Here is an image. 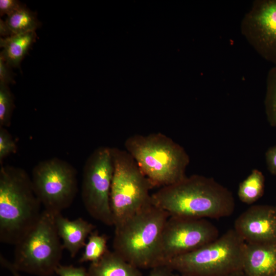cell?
<instances>
[{
  "mask_svg": "<svg viewBox=\"0 0 276 276\" xmlns=\"http://www.w3.org/2000/svg\"><path fill=\"white\" fill-rule=\"evenodd\" d=\"M151 202L170 216L191 218L228 217L235 207L231 191L212 177L197 174L161 187L151 194Z\"/></svg>",
  "mask_w": 276,
  "mask_h": 276,
  "instance_id": "1",
  "label": "cell"
},
{
  "mask_svg": "<svg viewBox=\"0 0 276 276\" xmlns=\"http://www.w3.org/2000/svg\"><path fill=\"white\" fill-rule=\"evenodd\" d=\"M31 177L23 169H0V241L15 245L36 224L42 211Z\"/></svg>",
  "mask_w": 276,
  "mask_h": 276,
  "instance_id": "2",
  "label": "cell"
},
{
  "mask_svg": "<svg viewBox=\"0 0 276 276\" xmlns=\"http://www.w3.org/2000/svg\"><path fill=\"white\" fill-rule=\"evenodd\" d=\"M124 145L153 188L172 185L187 176L190 157L183 147L166 135L134 134Z\"/></svg>",
  "mask_w": 276,
  "mask_h": 276,
  "instance_id": "3",
  "label": "cell"
},
{
  "mask_svg": "<svg viewBox=\"0 0 276 276\" xmlns=\"http://www.w3.org/2000/svg\"><path fill=\"white\" fill-rule=\"evenodd\" d=\"M169 215L152 204L114 226L113 251L140 268L157 266L162 232Z\"/></svg>",
  "mask_w": 276,
  "mask_h": 276,
  "instance_id": "4",
  "label": "cell"
},
{
  "mask_svg": "<svg viewBox=\"0 0 276 276\" xmlns=\"http://www.w3.org/2000/svg\"><path fill=\"white\" fill-rule=\"evenodd\" d=\"M245 242L233 228L191 252L162 265L189 276H226L242 270Z\"/></svg>",
  "mask_w": 276,
  "mask_h": 276,
  "instance_id": "5",
  "label": "cell"
},
{
  "mask_svg": "<svg viewBox=\"0 0 276 276\" xmlns=\"http://www.w3.org/2000/svg\"><path fill=\"white\" fill-rule=\"evenodd\" d=\"M14 246L13 265L18 271L37 276L55 273L64 248L54 215L43 210L36 224Z\"/></svg>",
  "mask_w": 276,
  "mask_h": 276,
  "instance_id": "6",
  "label": "cell"
},
{
  "mask_svg": "<svg viewBox=\"0 0 276 276\" xmlns=\"http://www.w3.org/2000/svg\"><path fill=\"white\" fill-rule=\"evenodd\" d=\"M113 165L110 203L113 226L152 204L153 187L132 156L126 151L111 148Z\"/></svg>",
  "mask_w": 276,
  "mask_h": 276,
  "instance_id": "7",
  "label": "cell"
},
{
  "mask_svg": "<svg viewBox=\"0 0 276 276\" xmlns=\"http://www.w3.org/2000/svg\"><path fill=\"white\" fill-rule=\"evenodd\" d=\"M31 179L43 210L54 215L68 208L78 192L76 169L57 157L39 162L32 170Z\"/></svg>",
  "mask_w": 276,
  "mask_h": 276,
  "instance_id": "8",
  "label": "cell"
},
{
  "mask_svg": "<svg viewBox=\"0 0 276 276\" xmlns=\"http://www.w3.org/2000/svg\"><path fill=\"white\" fill-rule=\"evenodd\" d=\"M113 172L111 147L96 149L83 170L81 196L88 214L103 224L113 225L110 194Z\"/></svg>",
  "mask_w": 276,
  "mask_h": 276,
  "instance_id": "9",
  "label": "cell"
},
{
  "mask_svg": "<svg viewBox=\"0 0 276 276\" xmlns=\"http://www.w3.org/2000/svg\"><path fill=\"white\" fill-rule=\"evenodd\" d=\"M218 237L217 228L206 219L170 216L162 232L157 266L194 251Z\"/></svg>",
  "mask_w": 276,
  "mask_h": 276,
  "instance_id": "10",
  "label": "cell"
},
{
  "mask_svg": "<svg viewBox=\"0 0 276 276\" xmlns=\"http://www.w3.org/2000/svg\"><path fill=\"white\" fill-rule=\"evenodd\" d=\"M241 32L264 59L276 64V0H255L244 15Z\"/></svg>",
  "mask_w": 276,
  "mask_h": 276,
  "instance_id": "11",
  "label": "cell"
},
{
  "mask_svg": "<svg viewBox=\"0 0 276 276\" xmlns=\"http://www.w3.org/2000/svg\"><path fill=\"white\" fill-rule=\"evenodd\" d=\"M234 229L246 243H276V206H251L236 219Z\"/></svg>",
  "mask_w": 276,
  "mask_h": 276,
  "instance_id": "12",
  "label": "cell"
},
{
  "mask_svg": "<svg viewBox=\"0 0 276 276\" xmlns=\"http://www.w3.org/2000/svg\"><path fill=\"white\" fill-rule=\"evenodd\" d=\"M242 271L245 276H276V243L245 242Z\"/></svg>",
  "mask_w": 276,
  "mask_h": 276,
  "instance_id": "13",
  "label": "cell"
},
{
  "mask_svg": "<svg viewBox=\"0 0 276 276\" xmlns=\"http://www.w3.org/2000/svg\"><path fill=\"white\" fill-rule=\"evenodd\" d=\"M54 220L64 249L69 252L72 257H74L84 247L86 240L94 231L95 226L81 218L69 220L61 213L54 215Z\"/></svg>",
  "mask_w": 276,
  "mask_h": 276,
  "instance_id": "14",
  "label": "cell"
},
{
  "mask_svg": "<svg viewBox=\"0 0 276 276\" xmlns=\"http://www.w3.org/2000/svg\"><path fill=\"white\" fill-rule=\"evenodd\" d=\"M87 273L88 276H142L139 268L109 250L98 262L90 263Z\"/></svg>",
  "mask_w": 276,
  "mask_h": 276,
  "instance_id": "15",
  "label": "cell"
},
{
  "mask_svg": "<svg viewBox=\"0 0 276 276\" xmlns=\"http://www.w3.org/2000/svg\"><path fill=\"white\" fill-rule=\"evenodd\" d=\"M36 37L34 31L1 38L0 47L3 49L0 56L10 67H19Z\"/></svg>",
  "mask_w": 276,
  "mask_h": 276,
  "instance_id": "16",
  "label": "cell"
},
{
  "mask_svg": "<svg viewBox=\"0 0 276 276\" xmlns=\"http://www.w3.org/2000/svg\"><path fill=\"white\" fill-rule=\"evenodd\" d=\"M265 177L258 169H253L250 174L240 184L238 196L241 201L251 204L258 200L263 195Z\"/></svg>",
  "mask_w": 276,
  "mask_h": 276,
  "instance_id": "17",
  "label": "cell"
},
{
  "mask_svg": "<svg viewBox=\"0 0 276 276\" xmlns=\"http://www.w3.org/2000/svg\"><path fill=\"white\" fill-rule=\"evenodd\" d=\"M5 21L13 35L34 32L39 24L36 15L25 6L8 16Z\"/></svg>",
  "mask_w": 276,
  "mask_h": 276,
  "instance_id": "18",
  "label": "cell"
},
{
  "mask_svg": "<svg viewBox=\"0 0 276 276\" xmlns=\"http://www.w3.org/2000/svg\"><path fill=\"white\" fill-rule=\"evenodd\" d=\"M87 239L79 262H97L108 250L107 247V237L105 235H100L97 231H94Z\"/></svg>",
  "mask_w": 276,
  "mask_h": 276,
  "instance_id": "19",
  "label": "cell"
},
{
  "mask_svg": "<svg viewBox=\"0 0 276 276\" xmlns=\"http://www.w3.org/2000/svg\"><path fill=\"white\" fill-rule=\"evenodd\" d=\"M264 106L268 123L272 127H276V66L268 72Z\"/></svg>",
  "mask_w": 276,
  "mask_h": 276,
  "instance_id": "20",
  "label": "cell"
},
{
  "mask_svg": "<svg viewBox=\"0 0 276 276\" xmlns=\"http://www.w3.org/2000/svg\"><path fill=\"white\" fill-rule=\"evenodd\" d=\"M14 107V97L8 85L0 83V127L10 126Z\"/></svg>",
  "mask_w": 276,
  "mask_h": 276,
  "instance_id": "21",
  "label": "cell"
},
{
  "mask_svg": "<svg viewBox=\"0 0 276 276\" xmlns=\"http://www.w3.org/2000/svg\"><path fill=\"white\" fill-rule=\"evenodd\" d=\"M17 146L6 128L0 127V164L8 156L14 154Z\"/></svg>",
  "mask_w": 276,
  "mask_h": 276,
  "instance_id": "22",
  "label": "cell"
},
{
  "mask_svg": "<svg viewBox=\"0 0 276 276\" xmlns=\"http://www.w3.org/2000/svg\"><path fill=\"white\" fill-rule=\"evenodd\" d=\"M55 273L58 276H88L87 271L82 267L60 265Z\"/></svg>",
  "mask_w": 276,
  "mask_h": 276,
  "instance_id": "23",
  "label": "cell"
},
{
  "mask_svg": "<svg viewBox=\"0 0 276 276\" xmlns=\"http://www.w3.org/2000/svg\"><path fill=\"white\" fill-rule=\"evenodd\" d=\"M24 5L17 0H1L0 14L1 16L7 15V16L12 14Z\"/></svg>",
  "mask_w": 276,
  "mask_h": 276,
  "instance_id": "24",
  "label": "cell"
},
{
  "mask_svg": "<svg viewBox=\"0 0 276 276\" xmlns=\"http://www.w3.org/2000/svg\"><path fill=\"white\" fill-rule=\"evenodd\" d=\"M10 66L0 56V83L8 85L14 82Z\"/></svg>",
  "mask_w": 276,
  "mask_h": 276,
  "instance_id": "25",
  "label": "cell"
},
{
  "mask_svg": "<svg viewBox=\"0 0 276 276\" xmlns=\"http://www.w3.org/2000/svg\"><path fill=\"white\" fill-rule=\"evenodd\" d=\"M265 161L269 172L276 175V146L269 148L265 154Z\"/></svg>",
  "mask_w": 276,
  "mask_h": 276,
  "instance_id": "26",
  "label": "cell"
},
{
  "mask_svg": "<svg viewBox=\"0 0 276 276\" xmlns=\"http://www.w3.org/2000/svg\"><path fill=\"white\" fill-rule=\"evenodd\" d=\"M151 269L148 276H172V271L165 265H158Z\"/></svg>",
  "mask_w": 276,
  "mask_h": 276,
  "instance_id": "27",
  "label": "cell"
},
{
  "mask_svg": "<svg viewBox=\"0 0 276 276\" xmlns=\"http://www.w3.org/2000/svg\"><path fill=\"white\" fill-rule=\"evenodd\" d=\"M0 34L5 37L12 35V33L10 30L5 21L0 19Z\"/></svg>",
  "mask_w": 276,
  "mask_h": 276,
  "instance_id": "28",
  "label": "cell"
},
{
  "mask_svg": "<svg viewBox=\"0 0 276 276\" xmlns=\"http://www.w3.org/2000/svg\"><path fill=\"white\" fill-rule=\"evenodd\" d=\"M1 262L2 263L3 265L5 266L12 273L13 276H21L18 272L14 267L13 263H10L8 261H7L4 257H1Z\"/></svg>",
  "mask_w": 276,
  "mask_h": 276,
  "instance_id": "29",
  "label": "cell"
},
{
  "mask_svg": "<svg viewBox=\"0 0 276 276\" xmlns=\"http://www.w3.org/2000/svg\"><path fill=\"white\" fill-rule=\"evenodd\" d=\"M226 276H245V275L242 270H239V271L232 273Z\"/></svg>",
  "mask_w": 276,
  "mask_h": 276,
  "instance_id": "30",
  "label": "cell"
},
{
  "mask_svg": "<svg viewBox=\"0 0 276 276\" xmlns=\"http://www.w3.org/2000/svg\"><path fill=\"white\" fill-rule=\"evenodd\" d=\"M172 276H189V275H187L181 274L179 273H176L175 274L173 273Z\"/></svg>",
  "mask_w": 276,
  "mask_h": 276,
  "instance_id": "31",
  "label": "cell"
},
{
  "mask_svg": "<svg viewBox=\"0 0 276 276\" xmlns=\"http://www.w3.org/2000/svg\"><path fill=\"white\" fill-rule=\"evenodd\" d=\"M275 206H276V205H275Z\"/></svg>",
  "mask_w": 276,
  "mask_h": 276,
  "instance_id": "32",
  "label": "cell"
}]
</instances>
